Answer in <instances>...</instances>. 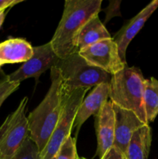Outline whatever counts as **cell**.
I'll return each mask as SVG.
<instances>
[{"label": "cell", "instance_id": "obj_20", "mask_svg": "<svg viewBox=\"0 0 158 159\" xmlns=\"http://www.w3.org/2000/svg\"><path fill=\"white\" fill-rule=\"evenodd\" d=\"M119 4L120 2L116 1L114 2V6H112L111 2L109 3V6L106 9V22L111 20L112 17L116 16H121L120 12H119Z\"/></svg>", "mask_w": 158, "mask_h": 159}, {"label": "cell", "instance_id": "obj_11", "mask_svg": "<svg viewBox=\"0 0 158 159\" xmlns=\"http://www.w3.org/2000/svg\"><path fill=\"white\" fill-rule=\"evenodd\" d=\"M157 8L158 0L152 1L136 16L129 20V22L125 26H124L113 38L119 48V54L121 60L125 65H127L125 54H126V50L131 40L134 38L135 36L142 29L147 20L150 18V16Z\"/></svg>", "mask_w": 158, "mask_h": 159}, {"label": "cell", "instance_id": "obj_4", "mask_svg": "<svg viewBox=\"0 0 158 159\" xmlns=\"http://www.w3.org/2000/svg\"><path fill=\"white\" fill-rule=\"evenodd\" d=\"M56 68L60 72L65 91L76 89H91L102 83H110L112 75L93 67L79 55L78 52L60 59Z\"/></svg>", "mask_w": 158, "mask_h": 159}, {"label": "cell", "instance_id": "obj_9", "mask_svg": "<svg viewBox=\"0 0 158 159\" xmlns=\"http://www.w3.org/2000/svg\"><path fill=\"white\" fill-rule=\"evenodd\" d=\"M115 115V137L113 146L124 155L133 134L144 124L133 112L119 107L112 103Z\"/></svg>", "mask_w": 158, "mask_h": 159}, {"label": "cell", "instance_id": "obj_18", "mask_svg": "<svg viewBox=\"0 0 158 159\" xmlns=\"http://www.w3.org/2000/svg\"><path fill=\"white\" fill-rule=\"evenodd\" d=\"M56 159H79L76 148L75 138L70 136L64 141L55 156Z\"/></svg>", "mask_w": 158, "mask_h": 159}, {"label": "cell", "instance_id": "obj_7", "mask_svg": "<svg viewBox=\"0 0 158 159\" xmlns=\"http://www.w3.org/2000/svg\"><path fill=\"white\" fill-rule=\"evenodd\" d=\"M88 64L113 75L127 66L121 60L119 48L113 38L105 39L78 51Z\"/></svg>", "mask_w": 158, "mask_h": 159}, {"label": "cell", "instance_id": "obj_19", "mask_svg": "<svg viewBox=\"0 0 158 159\" xmlns=\"http://www.w3.org/2000/svg\"><path fill=\"white\" fill-rule=\"evenodd\" d=\"M20 83L11 82L9 80L7 75L3 76L0 79V107L6 99L18 89Z\"/></svg>", "mask_w": 158, "mask_h": 159}, {"label": "cell", "instance_id": "obj_6", "mask_svg": "<svg viewBox=\"0 0 158 159\" xmlns=\"http://www.w3.org/2000/svg\"><path fill=\"white\" fill-rule=\"evenodd\" d=\"M27 102L28 98H23L0 126V159H12L29 136L26 116Z\"/></svg>", "mask_w": 158, "mask_h": 159}, {"label": "cell", "instance_id": "obj_24", "mask_svg": "<svg viewBox=\"0 0 158 159\" xmlns=\"http://www.w3.org/2000/svg\"><path fill=\"white\" fill-rule=\"evenodd\" d=\"M52 159H56V158H55V157H54V158H52Z\"/></svg>", "mask_w": 158, "mask_h": 159}, {"label": "cell", "instance_id": "obj_10", "mask_svg": "<svg viewBox=\"0 0 158 159\" xmlns=\"http://www.w3.org/2000/svg\"><path fill=\"white\" fill-rule=\"evenodd\" d=\"M109 84L102 83L93 88L91 93L85 97L77 110L72 130H75V137L82 124L91 116H97L109 97Z\"/></svg>", "mask_w": 158, "mask_h": 159}, {"label": "cell", "instance_id": "obj_21", "mask_svg": "<svg viewBox=\"0 0 158 159\" xmlns=\"http://www.w3.org/2000/svg\"><path fill=\"white\" fill-rule=\"evenodd\" d=\"M102 159H125V157L119 149L112 146Z\"/></svg>", "mask_w": 158, "mask_h": 159}, {"label": "cell", "instance_id": "obj_15", "mask_svg": "<svg viewBox=\"0 0 158 159\" xmlns=\"http://www.w3.org/2000/svg\"><path fill=\"white\" fill-rule=\"evenodd\" d=\"M151 141V129L148 124L143 125L132 135L125 155V159H148Z\"/></svg>", "mask_w": 158, "mask_h": 159}, {"label": "cell", "instance_id": "obj_5", "mask_svg": "<svg viewBox=\"0 0 158 159\" xmlns=\"http://www.w3.org/2000/svg\"><path fill=\"white\" fill-rule=\"evenodd\" d=\"M89 89H76L69 92L64 89V96L61 113L47 144L41 152V159L54 158L64 141L71 136L77 110Z\"/></svg>", "mask_w": 158, "mask_h": 159}, {"label": "cell", "instance_id": "obj_2", "mask_svg": "<svg viewBox=\"0 0 158 159\" xmlns=\"http://www.w3.org/2000/svg\"><path fill=\"white\" fill-rule=\"evenodd\" d=\"M51 85L44 99L27 117L29 138L40 152L47 144L61 113L64 90L60 72L56 67L50 69Z\"/></svg>", "mask_w": 158, "mask_h": 159}, {"label": "cell", "instance_id": "obj_16", "mask_svg": "<svg viewBox=\"0 0 158 159\" xmlns=\"http://www.w3.org/2000/svg\"><path fill=\"white\" fill-rule=\"evenodd\" d=\"M143 101L147 122H152L158 115V80L155 78L145 80Z\"/></svg>", "mask_w": 158, "mask_h": 159}, {"label": "cell", "instance_id": "obj_12", "mask_svg": "<svg viewBox=\"0 0 158 159\" xmlns=\"http://www.w3.org/2000/svg\"><path fill=\"white\" fill-rule=\"evenodd\" d=\"M95 117L97 118V155L102 159L114 143L115 115L112 102L107 101Z\"/></svg>", "mask_w": 158, "mask_h": 159}, {"label": "cell", "instance_id": "obj_17", "mask_svg": "<svg viewBox=\"0 0 158 159\" xmlns=\"http://www.w3.org/2000/svg\"><path fill=\"white\" fill-rule=\"evenodd\" d=\"M12 159H41V152L29 136Z\"/></svg>", "mask_w": 158, "mask_h": 159}, {"label": "cell", "instance_id": "obj_8", "mask_svg": "<svg viewBox=\"0 0 158 159\" xmlns=\"http://www.w3.org/2000/svg\"><path fill=\"white\" fill-rule=\"evenodd\" d=\"M59 60L60 58L49 42L33 48V54L31 58L23 63L16 71L8 75L7 77L11 82L19 83L29 78L38 79L42 73L55 67Z\"/></svg>", "mask_w": 158, "mask_h": 159}, {"label": "cell", "instance_id": "obj_14", "mask_svg": "<svg viewBox=\"0 0 158 159\" xmlns=\"http://www.w3.org/2000/svg\"><path fill=\"white\" fill-rule=\"evenodd\" d=\"M112 38L111 35L101 22L99 15L90 19L83 26L77 38V52L97 42Z\"/></svg>", "mask_w": 158, "mask_h": 159}, {"label": "cell", "instance_id": "obj_13", "mask_svg": "<svg viewBox=\"0 0 158 159\" xmlns=\"http://www.w3.org/2000/svg\"><path fill=\"white\" fill-rule=\"evenodd\" d=\"M33 54V48L24 39L11 38L0 43V67L6 64L25 63Z\"/></svg>", "mask_w": 158, "mask_h": 159}, {"label": "cell", "instance_id": "obj_23", "mask_svg": "<svg viewBox=\"0 0 158 159\" xmlns=\"http://www.w3.org/2000/svg\"><path fill=\"white\" fill-rule=\"evenodd\" d=\"M79 159H87V158H80Z\"/></svg>", "mask_w": 158, "mask_h": 159}, {"label": "cell", "instance_id": "obj_1", "mask_svg": "<svg viewBox=\"0 0 158 159\" xmlns=\"http://www.w3.org/2000/svg\"><path fill=\"white\" fill-rule=\"evenodd\" d=\"M102 0H66L63 15L50 41L60 59L77 52V38L84 25L99 15Z\"/></svg>", "mask_w": 158, "mask_h": 159}, {"label": "cell", "instance_id": "obj_3", "mask_svg": "<svg viewBox=\"0 0 158 159\" xmlns=\"http://www.w3.org/2000/svg\"><path fill=\"white\" fill-rule=\"evenodd\" d=\"M145 80L140 69L126 66L112 75L109 98L113 104L133 112L144 124H149L144 109Z\"/></svg>", "mask_w": 158, "mask_h": 159}, {"label": "cell", "instance_id": "obj_22", "mask_svg": "<svg viewBox=\"0 0 158 159\" xmlns=\"http://www.w3.org/2000/svg\"><path fill=\"white\" fill-rule=\"evenodd\" d=\"M6 10L0 11V28H1L3 22H4V20H5V17H6Z\"/></svg>", "mask_w": 158, "mask_h": 159}]
</instances>
